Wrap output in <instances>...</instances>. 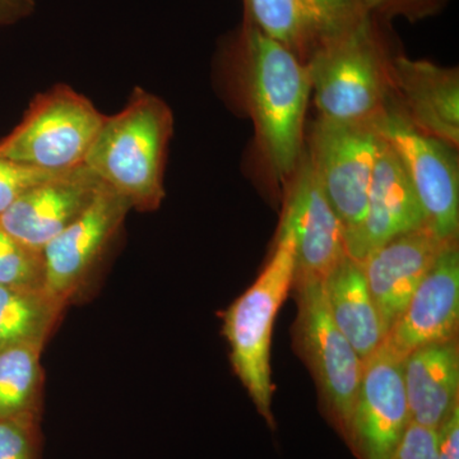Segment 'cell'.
<instances>
[{
  "mask_svg": "<svg viewBox=\"0 0 459 459\" xmlns=\"http://www.w3.org/2000/svg\"><path fill=\"white\" fill-rule=\"evenodd\" d=\"M238 81L256 144L274 179H291L304 153L312 83L303 60L247 21L238 42Z\"/></svg>",
  "mask_w": 459,
  "mask_h": 459,
  "instance_id": "1",
  "label": "cell"
},
{
  "mask_svg": "<svg viewBox=\"0 0 459 459\" xmlns=\"http://www.w3.org/2000/svg\"><path fill=\"white\" fill-rule=\"evenodd\" d=\"M174 117L164 100L133 91L119 113L107 117L84 165L132 210L153 212L165 198V166Z\"/></svg>",
  "mask_w": 459,
  "mask_h": 459,
  "instance_id": "2",
  "label": "cell"
},
{
  "mask_svg": "<svg viewBox=\"0 0 459 459\" xmlns=\"http://www.w3.org/2000/svg\"><path fill=\"white\" fill-rule=\"evenodd\" d=\"M304 63L320 119L374 126L394 104L391 57L371 14Z\"/></svg>",
  "mask_w": 459,
  "mask_h": 459,
  "instance_id": "3",
  "label": "cell"
},
{
  "mask_svg": "<svg viewBox=\"0 0 459 459\" xmlns=\"http://www.w3.org/2000/svg\"><path fill=\"white\" fill-rule=\"evenodd\" d=\"M295 235L286 216L270 261L258 279L225 313L223 333L231 349L238 379L270 427H274L272 400L271 346L274 319L294 286Z\"/></svg>",
  "mask_w": 459,
  "mask_h": 459,
  "instance_id": "4",
  "label": "cell"
},
{
  "mask_svg": "<svg viewBox=\"0 0 459 459\" xmlns=\"http://www.w3.org/2000/svg\"><path fill=\"white\" fill-rule=\"evenodd\" d=\"M108 115L66 84L39 93L13 131L0 140V157L48 174L81 168Z\"/></svg>",
  "mask_w": 459,
  "mask_h": 459,
  "instance_id": "5",
  "label": "cell"
},
{
  "mask_svg": "<svg viewBox=\"0 0 459 459\" xmlns=\"http://www.w3.org/2000/svg\"><path fill=\"white\" fill-rule=\"evenodd\" d=\"M380 141L373 124L332 123L318 117L310 132L305 155L342 222L346 240L364 221Z\"/></svg>",
  "mask_w": 459,
  "mask_h": 459,
  "instance_id": "6",
  "label": "cell"
},
{
  "mask_svg": "<svg viewBox=\"0 0 459 459\" xmlns=\"http://www.w3.org/2000/svg\"><path fill=\"white\" fill-rule=\"evenodd\" d=\"M374 126L401 160L424 213L425 225L443 240H457V150L413 128L394 104Z\"/></svg>",
  "mask_w": 459,
  "mask_h": 459,
  "instance_id": "7",
  "label": "cell"
},
{
  "mask_svg": "<svg viewBox=\"0 0 459 459\" xmlns=\"http://www.w3.org/2000/svg\"><path fill=\"white\" fill-rule=\"evenodd\" d=\"M294 286L299 294L298 329L305 358L309 360L329 409L347 434L362 361L332 318L325 281H304Z\"/></svg>",
  "mask_w": 459,
  "mask_h": 459,
  "instance_id": "8",
  "label": "cell"
},
{
  "mask_svg": "<svg viewBox=\"0 0 459 459\" xmlns=\"http://www.w3.org/2000/svg\"><path fill=\"white\" fill-rule=\"evenodd\" d=\"M410 422L402 359L383 342L362 361L347 435L361 459H392Z\"/></svg>",
  "mask_w": 459,
  "mask_h": 459,
  "instance_id": "9",
  "label": "cell"
},
{
  "mask_svg": "<svg viewBox=\"0 0 459 459\" xmlns=\"http://www.w3.org/2000/svg\"><path fill=\"white\" fill-rule=\"evenodd\" d=\"M131 210L126 199L102 186L83 213L44 247V290L54 300L66 307Z\"/></svg>",
  "mask_w": 459,
  "mask_h": 459,
  "instance_id": "10",
  "label": "cell"
},
{
  "mask_svg": "<svg viewBox=\"0 0 459 459\" xmlns=\"http://www.w3.org/2000/svg\"><path fill=\"white\" fill-rule=\"evenodd\" d=\"M283 216L295 235V283L325 281L346 258L344 228L305 152L291 178Z\"/></svg>",
  "mask_w": 459,
  "mask_h": 459,
  "instance_id": "11",
  "label": "cell"
},
{
  "mask_svg": "<svg viewBox=\"0 0 459 459\" xmlns=\"http://www.w3.org/2000/svg\"><path fill=\"white\" fill-rule=\"evenodd\" d=\"M102 186L86 165L54 175L0 214V228L23 246L42 252L83 213Z\"/></svg>",
  "mask_w": 459,
  "mask_h": 459,
  "instance_id": "12",
  "label": "cell"
},
{
  "mask_svg": "<svg viewBox=\"0 0 459 459\" xmlns=\"http://www.w3.org/2000/svg\"><path fill=\"white\" fill-rule=\"evenodd\" d=\"M458 319L459 252L457 241H452L389 329L385 344L403 360L425 344L455 340Z\"/></svg>",
  "mask_w": 459,
  "mask_h": 459,
  "instance_id": "13",
  "label": "cell"
},
{
  "mask_svg": "<svg viewBox=\"0 0 459 459\" xmlns=\"http://www.w3.org/2000/svg\"><path fill=\"white\" fill-rule=\"evenodd\" d=\"M449 243L452 241L443 240L424 225L391 238L362 259L361 267L385 336Z\"/></svg>",
  "mask_w": 459,
  "mask_h": 459,
  "instance_id": "14",
  "label": "cell"
},
{
  "mask_svg": "<svg viewBox=\"0 0 459 459\" xmlns=\"http://www.w3.org/2000/svg\"><path fill=\"white\" fill-rule=\"evenodd\" d=\"M249 22L305 60L370 14L362 0H246Z\"/></svg>",
  "mask_w": 459,
  "mask_h": 459,
  "instance_id": "15",
  "label": "cell"
},
{
  "mask_svg": "<svg viewBox=\"0 0 459 459\" xmlns=\"http://www.w3.org/2000/svg\"><path fill=\"white\" fill-rule=\"evenodd\" d=\"M394 108L418 131L457 150L459 74L404 56L391 57Z\"/></svg>",
  "mask_w": 459,
  "mask_h": 459,
  "instance_id": "16",
  "label": "cell"
},
{
  "mask_svg": "<svg viewBox=\"0 0 459 459\" xmlns=\"http://www.w3.org/2000/svg\"><path fill=\"white\" fill-rule=\"evenodd\" d=\"M424 225V213L406 170L382 137L368 192L367 212L360 228L346 240L347 255L361 262L368 253L391 238Z\"/></svg>",
  "mask_w": 459,
  "mask_h": 459,
  "instance_id": "17",
  "label": "cell"
},
{
  "mask_svg": "<svg viewBox=\"0 0 459 459\" xmlns=\"http://www.w3.org/2000/svg\"><path fill=\"white\" fill-rule=\"evenodd\" d=\"M411 422L437 430L458 403L457 341L425 344L402 360Z\"/></svg>",
  "mask_w": 459,
  "mask_h": 459,
  "instance_id": "18",
  "label": "cell"
},
{
  "mask_svg": "<svg viewBox=\"0 0 459 459\" xmlns=\"http://www.w3.org/2000/svg\"><path fill=\"white\" fill-rule=\"evenodd\" d=\"M325 291L337 327L360 360H367L385 342V331L361 263L349 255L343 258L325 280Z\"/></svg>",
  "mask_w": 459,
  "mask_h": 459,
  "instance_id": "19",
  "label": "cell"
},
{
  "mask_svg": "<svg viewBox=\"0 0 459 459\" xmlns=\"http://www.w3.org/2000/svg\"><path fill=\"white\" fill-rule=\"evenodd\" d=\"M65 307L44 287L0 285V350L47 342Z\"/></svg>",
  "mask_w": 459,
  "mask_h": 459,
  "instance_id": "20",
  "label": "cell"
},
{
  "mask_svg": "<svg viewBox=\"0 0 459 459\" xmlns=\"http://www.w3.org/2000/svg\"><path fill=\"white\" fill-rule=\"evenodd\" d=\"M44 346L31 342L0 350V420L36 413Z\"/></svg>",
  "mask_w": 459,
  "mask_h": 459,
  "instance_id": "21",
  "label": "cell"
},
{
  "mask_svg": "<svg viewBox=\"0 0 459 459\" xmlns=\"http://www.w3.org/2000/svg\"><path fill=\"white\" fill-rule=\"evenodd\" d=\"M0 285L44 287L42 252L23 246L0 228Z\"/></svg>",
  "mask_w": 459,
  "mask_h": 459,
  "instance_id": "22",
  "label": "cell"
},
{
  "mask_svg": "<svg viewBox=\"0 0 459 459\" xmlns=\"http://www.w3.org/2000/svg\"><path fill=\"white\" fill-rule=\"evenodd\" d=\"M36 413L0 420V459H35Z\"/></svg>",
  "mask_w": 459,
  "mask_h": 459,
  "instance_id": "23",
  "label": "cell"
},
{
  "mask_svg": "<svg viewBox=\"0 0 459 459\" xmlns=\"http://www.w3.org/2000/svg\"><path fill=\"white\" fill-rule=\"evenodd\" d=\"M57 174H48L0 157V214L11 207L27 190Z\"/></svg>",
  "mask_w": 459,
  "mask_h": 459,
  "instance_id": "24",
  "label": "cell"
},
{
  "mask_svg": "<svg viewBox=\"0 0 459 459\" xmlns=\"http://www.w3.org/2000/svg\"><path fill=\"white\" fill-rule=\"evenodd\" d=\"M371 16L402 17L410 22L433 16L448 0H362Z\"/></svg>",
  "mask_w": 459,
  "mask_h": 459,
  "instance_id": "25",
  "label": "cell"
},
{
  "mask_svg": "<svg viewBox=\"0 0 459 459\" xmlns=\"http://www.w3.org/2000/svg\"><path fill=\"white\" fill-rule=\"evenodd\" d=\"M392 459H439L437 430L410 422Z\"/></svg>",
  "mask_w": 459,
  "mask_h": 459,
  "instance_id": "26",
  "label": "cell"
},
{
  "mask_svg": "<svg viewBox=\"0 0 459 459\" xmlns=\"http://www.w3.org/2000/svg\"><path fill=\"white\" fill-rule=\"evenodd\" d=\"M439 459H459V404L437 429Z\"/></svg>",
  "mask_w": 459,
  "mask_h": 459,
  "instance_id": "27",
  "label": "cell"
},
{
  "mask_svg": "<svg viewBox=\"0 0 459 459\" xmlns=\"http://www.w3.org/2000/svg\"><path fill=\"white\" fill-rule=\"evenodd\" d=\"M35 9V0H0V27L25 20Z\"/></svg>",
  "mask_w": 459,
  "mask_h": 459,
  "instance_id": "28",
  "label": "cell"
}]
</instances>
